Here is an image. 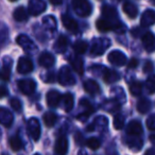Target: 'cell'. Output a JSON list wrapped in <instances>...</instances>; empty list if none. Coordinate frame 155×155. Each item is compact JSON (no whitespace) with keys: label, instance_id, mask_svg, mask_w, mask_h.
<instances>
[{"label":"cell","instance_id":"6da1fadb","mask_svg":"<svg viewBox=\"0 0 155 155\" xmlns=\"http://www.w3.org/2000/svg\"><path fill=\"white\" fill-rule=\"evenodd\" d=\"M102 16H103L104 19L108 20L110 22H112L113 26H114V31H117L119 33H122L125 31V27L120 20L118 19V13H117V10L114 7H110V5H104L101 8Z\"/></svg>","mask_w":155,"mask_h":155},{"label":"cell","instance_id":"7a4b0ae2","mask_svg":"<svg viewBox=\"0 0 155 155\" xmlns=\"http://www.w3.org/2000/svg\"><path fill=\"white\" fill-rule=\"evenodd\" d=\"M110 41L105 37H99V38L93 39L91 43V54L96 56L102 55L105 52V50H107L110 46Z\"/></svg>","mask_w":155,"mask_h":155},{"label":"cell","instance_id":"3957f363","mask_svg":"<svg viewBox=\"0 0 155 155\" xmlns=\"http://www.w3.org/2000/svg\"><path fill=\"white\" fill-rule=\"evenodd\" d=\"M72 8L77 15L81 17H87L91 14V2L86 0H73L72 1Z\"/></svg>","mask_w":155,"mask_h":155},{"label":"cell","instance_id":"277c9868","mask_svg":"<svg viewBox=\"0 0 155 155\" xmlns=\"http://www.w3.org/2000/svg\"><path fill=\"white\" fill-rule=\"evenodd\" d=\"M58 82L63 86H71L75 83V79L69 67L63 66L60 69V71H58Z\"/></svg>","mask_w":155,"mask_h":155},{"label":"cell","instance_id":"5b68a950","mask_svg":"<svg viewBox=\"0 0 155 155\" xmlns=\"http://www.w3.org/2000/svg\"><path fill=\"white\" fill-rule=\"evenodd\" d=\"M16 43H17L25 51H27L30 54H33L34 52L37 51V47L34 44V41H33L30 37L27 36V35H25V34L18 35L17 38H16Z\"/></svg>","mask_w":155,"mask_h":155},{"label":"cell","instance_id":"8992f818","mask_svg":"<svg viewBox=\"0 0 155 155\" xmlns=\"http://www.w3.org/2000/svg\"><path fill=\"white\" fill-rule=\"evenodd\" d=\"M27 130L28 133L30 135V137L32 138L34 141H37L41 137V123H39L37 118H30L27 122Z\"/></svg>","mask_w":155,"mask_h":155},{"label":"cell","instance_id":"52a82bcc","mask_svg":"<svg viewBox=\"0 0 155 155\" xmlns=\"http://www.w3.org/2000/svg\"><path fill=\"white\" fill-rule=\"evenodd\" d=\"M18 89L20 91V93L24 95H31L34 93V91L36 89V83L31 79H24V80H19L17 82Z\"/></svg>","mask_w":155,"mask_h":155},{"label":"cell","instance_id":"ba28073f","mask_svg":"<svg viewBox=\"0 0 155 155\" xmlns=\"http://www.w3.org/2000/svg\"><path fill=\"white\" fill-rule=\"evenodd\" d=\"M46 8H47V5L43 0H31V1H29L28 11L31 15L38 16L43 12H45Z\"/></svg>","mask_w":155,"mask_h":155},{"label":"cell","instance_id":"9c48e42d","mask_svg":"<svg viewBox=\"0 0 155 155\" xmlns=\"http://www.w3.org/2000/svg\"><path fill=\"white\" fill-rule=\"evenodd\" d=\"M107 60L110 64L114 66H123L127 64V56L123 52L119 51V50H113L107 56Z\"/></svg>","mask_w":155,"mask_h":155},{"label":"cell","instance_id":"30bf717a","mask_svg":"<svg viewBox=\"0 0 155 155\" xmlns=\"http://www.w3.org/2000/svg\"><path fill=\"white\" fill-rule=\"evenodd\" d=\"M80 106H81V114L78 115V119L81 121H84L94 113V107L89 103L88 100L86 99H81Z\"/></svg>","mask_w":155,"mask_h":155},{"label":"cell","instance_id":"8fae6325","mask_svg":"<svg viewBox=\"0 0 155 155\" xmlns=\"http://www.w3.org/2000/svg\"><path fill=\"white\" fill-rule=\"evenodd\" d=\"M33 70V63L30 58H21L18 60V64H17V71L21 74H27V73H30Z\"/></svg>","mask_w":155,"mask_h":155},{"label":"cell","instance_id":"7c38bea8","mask_svg":"<svg viewBox=\"0 0 155 155\" xmlns=\"http://www.w3.org/2000/svg\"><path fill=\"white\" fill-rule=\"evenodd\" d=\"M141 41L146 51L148 52L155 51V35L152 32L143 33V35L141 37Z\"/></svg>","mask_w":155,"mask_h":155},{"label":"cell","instance_id":"4fadbf2b","mask_svg":"<svg viewBox=\"0 0 155 155\" xmlns=\"http://www.w3.org/2000/svg\"><path fill=\"white\" fill-rule=\"evenodd\" d=\"M61 100H62V95L55 89L48 91L47 96H46V101H47L48 106L50 107H56L61 103Z\"/></svg>","mask_w":155,"mask_h":155},{"label":"cell","instance_id":"5bb4252c","mask_svg":"<svg viewBox=\"0 0 155 155\" xmlns=\"http://www.w3.org/2000/svg\"><path fill=\"white\" fill-rule=\"evenodd\" d=\"M54 151L58 155H66L67 151H68V140L65 136H60L56 139Z\"/></svg>","mask_w":155,"mask_h":155},{"label":"cell","instance_id":"9a60e30c","mask_svg":"<svg viewBox=\"0 0 155 155\" xmlns=\"http://www.w3.org/2000/svg\"><path fill=\"white\" fill-rule=\"evenodd\" d=\"M103 80L107 84H114V83L118 82L120 80V74L117 72L116 70H113V69H107L105 67L103 70Z\"/></svg>","mask_w":155,"mask_h":155},{"label":"cell","instance_id":"2e32d148","mask_svg":"<svg viewBox=\"0 0 155 155\" xmlns=\"http://www.w3.org/2000/svg\"><path fill=\"white\" fill-rule=\"evenodd\" d=\"M155 24V11L154 10H146L140 18V25L142 27H150Z\"/></svg>","mask_w":155,"mask_h":155},{"label":"cell","instance_id":"e0dca14e","mask_svg":"<svg viewBox=\"0 0 155 155\" xmlns=\"http://www.w3.org/2000/svg\"><path fill=\"white\" fill-rule=\"evenodd\" d=\"M127 134L129 136H139L142 134V125L139 121L132 120L127 123Z\"/></svg>","mask_w":155,"mask_h":155},{"label":"cell","instance_id":"ac0fdd59","mask_svg":"<svg viewBox=\"0 0 155 155\" xmlns=\"http://www.w3.org/2000/svg\"><path fill=\"white\" fill-rule=\"evenodd\" d=\"M61 20H62V24H63V26L65 27V29L68 30L69 32L75 33L78 30H79V25H78V22L75 21L73 18H71L70 16L62 15Z\"/></svg>","mask_w":155,"mask_h":155},{"label":"cell","instance_id":"d6986e66","mask_svg":"<svg viewBox=\"0 0 155 155\" xmlns=\"http://www.w3.org/2000/svg\"><path fill=\"white\" fill-rule=\"evenodd\" d=\"M14 121V117L10 110H8L5 107L0 108V122L3 127H10Z\"/></svg>","mask_w":155,"mask_h":155},{"label":"cell","instance_id":"ffe728a7","mask_svg":"<svg viewBox=\"0 0 155 155\" xmlns=\"http://www.w3.org/2000/svg\"><path fill=\"white\" fill-rule=\"evenodd\" d=\"M73 105H74V100H73V96L70 93H66L65 95L62 96L61 106L65 112H70L73 108Z\"/></svg>","mask_w":155,"mask_h":155},{"label":"cell","instance_id":"44dd1931","mask_svg":"<svg viewBox=\"0 0 155 155\" xmlns=\"http://www.w3.org/2000/svg\"><path fill=\"white\" fill-rule=\"evenodd\" d=\"M38 64L45 68H50L54 64V56L49 52H43L38 58Z\"/></svg>","mask_w":155,"mask_h":155},{"label":"cell","instance_id":"7402d4cb","mask_svg":"<svg viewBox=\"0 0 155 155\" xmlns=\"http://www.w3.org/2000/svg\"><path fill=\"white\" fill-rule=\"evenodd\" d=\"M84 89L87 94L91 96H95V95H98L100 93V86L96 81L94 80H86L84 82Z\"/></svg>","mask_w":155,"mask_h":155},{"label":"cell","instance_id":"603a6c76","mask_svg":"<svg viewBox=\"0 0 155 155\" xmlns=\"http://www.w3.org/2000/svg\"><path fill=\"white\" fill-rule=\"evenodd\" d=\"M70 65L73 70L79 74H83L84 72V63L83 60L79 56H71L70 58Z\"/></svg>","mask_w":155,"mask_h":155},{"label":"cell","instance_id":"cb8c5ba5","mask_svg":"<svg viewBox=\"0 0 155 155\" xmlns=\"http://www.w3.org/2000/svg\"><path fill=\"white\" fill-rule=\"evenodd\" d=\"M11 67H12V60L11 58H5L3 60L2 69H1V79L3 81H9L10 75H11Z\"/></svg>","mask_w":155,"mask_h":155},{"label":"cell","instance_id":"d4e9b609","mask_svg":"<svg viewBox=\"0 0 155 155\" xmlns=\"http://www.w3.org/2000/svg\"><path fill=\"white\" fill-rule=\"evenodd\" d=\"M122 10L130 18H135L138 14V8L133 2H130V1L123 3Z\"/></svg>","mask_w":155,"mask_h":155},{"label":"cell","instance_id":"484cf974","mask_svg":"<svg viewBox=\"0 0 155 155\" xmlns=\"http://www.w3.org/2000/svg\"><path fill=\"white\" fill-rule=\"evenodd\" d=\"M127 146L131 150L139 151L142 148V140L139 136H130L127 139Z\"/></svg>","mask_w":155,"mask_h":155},{"label":"cell","instance_id":"4316f807","mask_svg":"<svg viewBox=\"0 0 155 155\" xmlns=\"http://www.w3.org/2000/svg\"><path fill=\"white\" fill-rule=\"evenodd\" d=\"M96 27L100 32H108L110 30H114V26L112 22H110L108 20L104 19V18H100L96 21Z\"/></svg>","mask_w":155,"mask_h":155},{"label":"cell","instance_id":"83f0119b","mask_svg":"<svg viewBox=\"0 0 155 155\" xmlns=\"http://www.w3.org/2000/svg\"><path fill=\"white\" fill-rule=\"evenodd\" d=\"M13 17L16 21H26L28 20V13H27V10L24 7H18L14 10L13 12Z\"/></svg>","mask_w":155,"mask_h":155},{"label":"cell","instance_id":"f1b7e54d","mask_svg":"<svg viewBox=\"0 0 155 155\" xmlns=\"http://www.w3.org/2000/svg\"><path fill=\"white\" fill-rule=\"evenodd\" d=\"M67 46H68V39L64 35H61L58 38V41H55V44H54V50L58 53H63V52L66 51Z\"/></svg>","mask_w":155,"mask_h":155},{"label":"cell","instance_id":"f546056e","mask_svg":"<svg viewBox=\"0 0 155 155\" xmlns=\"http://www.w3.org/2000/svg\"><path fill=\"white\" fill-rule=\"evenodd\" d=\"M151 108V102L150 100L146 98H141L137 102V110L140 114H147Z\"/></svg>","mask_w":155,"mask_h":155},{"label":"cell","instance_id":"4dcf8cb0","mask_svg":"<svg viewBox=\"0 0 155 155\" xmlns=\"http://www.w3.org/2000/svg\"><path fill=\"white\" fill-rule=\"evenodd\" d=\"M44 123L46 124V127H52L58 121V116L56 114H54L53 112H47L44 114Z\"/></svg>","mask_w":155,"mask_h":155},{"label":"cell","instance_id":"1f68e13d","mask_svg":"<svg viewBox=\"0 0 155 155\" xmlns=\"http://www.w3.org/2000/svg\"><path fill=\"white\" fill-rule=\"evenodd\" d=\"M103 108L106 112L114 114L115 112L120 110V105H119V103L116 100H107V101L103 104Z\"/></svg>","mask_w":155,"mask_h":155},{"label":"cell","instance_id":"d6a6232c","mask_svg":"<svg viewBox=\"0 0 155 155\" xmlns=\"http://www.w3.org/2000/svg\"><path fill=\"white\" fill-rule=\"evenodd\" d=\"M129 89H130V93H131L132 96H134V97L139 96L142 91L141 82H139V81H134V82H132L131 84H130Z\"/></svg>","mask_w":155,"mask_h":155},{"label":"cell","instance_id":"836d02e7","mask_svg":"<svg viewBox=\"0 0 155 155\" xmlns=\"http://www.w3.org/2000/svg\"><path fill=\"white\" fill-rule=\"evenodd\" d=\"M87 48H88V45H87L86 41H77L73 45V50L77 54H84L86 52Z\"/></svg>","mask_w":155,"mask_h":155},{"label":"cell","instance_id":"e575fe53","mask_svg":"<svg viewBox=\"0 0 155 155\" xmlns=\"http://www.w3.org/2000/svg\"><path fill=\"white\" fill-rule=\"evenodd\" d=\"M108 125V120L106 117L103 116H99L96 118L95 122H94V127H97L99 131H102V130H105Z\"/></svg>","mask_w":155,"mask_h":155},{"label":"cell","instance_id":"d590c367","mask_svg":"<svg viewBox=\"0 0 155 155\" xmlns=\"http://www.w3.org/2000/svg\"><path fill=\"white\" fill-rule=\"evenodd\" d=\"M9 143L13 151H19L20 149L22 148V142L17 135H14V136H12V137H10Z\"/></svg>","mask_w":155,"mask_h":155},{"label":"cell","instance_id":"8d00e7d4","mask_svg":"<svg viewBox=\"0 0 155 155\" xmlns=\"http://www.w3.org/2000/svg\"><path fill=\"white\" fill-rule=\"evenodd\" d=\"M43 25L48 29V30H54L56 27V20L53 16L51 15H48L46 17L43 18Z\"/></svg>","mask_w":155,"mask_h":155},{"label":"cell","instance_id":"74e56055","mask_svg":"<svg viewBox=\"0 0 155 155\" xmlns=\"http://www.w3.org/2000/svg\"><path fill=\"white\" fill-rule=\"evenodd\" d=\"M113 125L116 130H121L124 127V117L121 114H117L114 117V120H113Z\"/></svg>","mask_w":155,"mask_h":155},{"label":"cell","instance_id":"f35d334b","mask_svg":"<svg viewBox=\"0 0 155 155\" xmlns=\"http://www.w3.org/2000/svg\"><path fill=\"white\" fill-rule=\"evenodd\" d=\"M144 85H146V88L149 94H154L155 93V75H150V77L147 79Z\"/></svg>","mask_w":155,"mask_h":155},{"label":"cell","instance_id":"ab89813d","mask_svg":"<svg viewBox=\"0 0 155 155\" xmlns=\"http://www.w3.org/2000/svg\"><path fill=\"white\" fill-rule=\"evenodd\" d=\"M86 144L89 149H91V150H97V149H99L100 146H101V142H100V140L98 139V138L93 137V138L87 139Z\"/></svg>","mask_w":155,"mask_h":155},{"label":"cell","instance_id":"60d3db41","mask_svg":"<svg viewBox=\"0 0 155 155\" xmlns=\"http://www.w3.org/2000/svg\"><path fill=\"white\" fill-rule=\"evenodd\" d=\"M10 104H11V107L13 108L14 110H16V112H18V113L21 112L22 104L19 99H17V98H12L11 101H10Z\"/></svg>","mask_w":155,"mask_h":155},{"label":"cell","instance_id":"b9f144b4","mask_svg":"<svg viewBox=\"0 0 155 155\" xmlns=\"http://www.w3.org/2000/svg\"><path fill=\"white\" fill-rule=\"evenodd\" d=\"M147 127L151 131H155V115L150 116L147 119Z\"/></svg>","mask_w":155,"mask_h":155},{"label":"cell","instance_id":"7bdbcfd3","mask_svg":"<svg viewBox=\"0 0 155 155\" xmlns=\"http://www.w3.org/2000/svg\"><path fill=\"white\" fill-rule=\"evenodd\" d=\"M154 70V65L151 61H147L143 65V72L144 73H151Z\"/></svg>","mask_w":155,"mask_h":155},{"label":"cell","instance_id":"ee69618b","mask_svg":"<svg viewBox=\"0 0 155 155\" xmlns=\"http://www.w3.org/2000/svg\"><path fill=\"white\" fill-rule=\"evenodd\" d=\"M41 79H44V81L47 83H51V82H54L55 81V78H54V72H48L46 73L44 77H41Z\"/></svg>","mask_w":155,"mask_h":155},{"label":"cell","instance_id":"f6af8a7d","mask_svg":"<svg viewBox=\"0 0 155 155\" xmlns=\"http://www.w3.org/2000/svg\"><path fill=\"white\" fill-rule=\"evenodd\" d=\"M74 140H75V142H77V143L79 144V146H82L83 142H84V139H83L82 134L79 133V132H78L77 134H75V136H74Z\"/></svg>","mask_w":155,"mask_h":155},{"label":"cell","instance_id":"bcb514c9","mask_svg":"<svg viewBox=\"0 0 155 155\" xmlns=\"http://www.w3.org/2000/svg\"><path fill=\"white\" fill-rule=\"evenodd\" d=\"M137 65H138V60H137V58H131V60H130V62L127 63V67H129L130 69L136 68V67H137Z\"/></svg>","mask_w":155,"mask_h":155},{"label":"cell","instance_id":"7dc6e473","mask_svg":"<svg viewBox=\"0 0 155 155\" xmlns=\"http://www.w3.org/2000/svg\"><path fill=\"white\" fill-rule=\"evenodd\" d=\"M1 97H5V96H7V94H8V91H7V88H5V85H2V86H1Z\"/></svg>","mask_w":155,"mask_h":155},{"label":"cell","instance_id":"c3c4849f","mask_svg":"<svg viewBox=\"0 0 155 155\" xmlns=\"http://www.w3.org/2000/svg\"><path fill=\"white\" fill-rule=\"evenodd\" d=\"M144 155H155V149H149V150H147Z\"/></svg>","mask_w":155,"mask_h":155},{"label":"cell","instance_id":"681fc988","mask_svg":"<svg viewBox=\"0 0 155 155\" xmlns=\"http://www.w3.org/2000/svg\"><path fill=\"white\" fill-rule=\"evenodd\" d=\"M50 3L53 5H62V0H60V1H54V0H50Z\"/></svg>","mask_w":155,"mask_h":155},{"label":"cell","instance_id":"f907efd6","mask_svg":"<svg viewBox=\"0 0 155 155\" xmlns=\"http://www.w3.org/2000/svg\"><path fill=\"white\" fill-rule=\"evenodd\" d=\"M106 155H118V153H117L116 151H108Z\"/></svg>","mask_w":155,"mask_h":155},{"label":"cell","instance_id":"816d5d0a","mask_svg":"<svg viewBox=\"0 0 155 155\" xmlns=\"http://www.w3.org/2000/svg\"><path fill=\"white\" fill-rule=\"evenodd\" d=\"M80 155H86V154H85V153L83 152V151H80Z\"/></svg>","mask_w":155,"mask_h":155},{"label":"cell","instance_id":"f5cc1de1","mask_svg":"<svg viewBox=\"0 0 155 155\" xmlns=\"http://www.w3.org/2000/svg\"><path fill=\"white\" fill-rule=\"evenodd\" d=\"M153 5H155V0H154V1H153Z\"/></svg>","mask_w":155,"mask_h":155},{"label":"cell","instance_id":"db71d44e","mask_svg":"<svg viewBox=\"0 0 155 155\" xmlns=\"http://www.w3.org/2000/svg\"><path fill=\"white\" fill-rule=\"evenodd\" d=\"M34 155H41V154H38V153H36V154H34Z\"/></svg>","mask_w":155,"mask_h":155},{"label":"cell","instance_id":"11a10c76","mask_svg":"<svg viewBox=\"0 0 155 155\" xmlns=\"http://www.w3.org/2000/svg\"><path fill=\"white\" fill-rule=\"evenodd\" d=\"M2 155H5V154H2Z\"/></svg>","mask_w":155,"mask_h":155}]
</instances>
